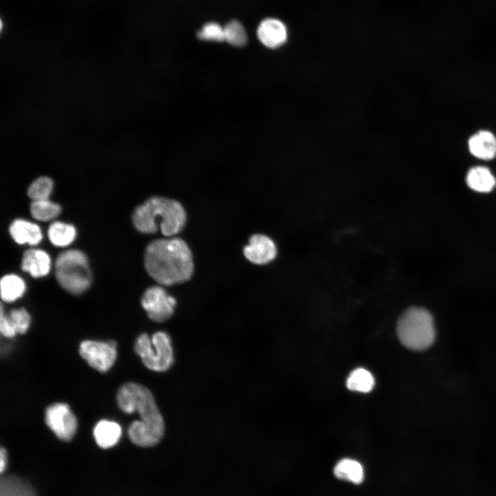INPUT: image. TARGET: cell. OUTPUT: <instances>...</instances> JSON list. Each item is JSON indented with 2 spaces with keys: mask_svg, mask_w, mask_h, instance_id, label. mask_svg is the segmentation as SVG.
Listing matches in <instances>:
<instances>
[{
  "mask_svg": "<svg viewBox=\"0 0 496 496\" xmlns=\"http://www.w3.org/2000/svg\"><path fill=\"white\" fill-rule=\"evenodd\" d=\"M466 183L473 190L489 192L496 185V179L489 169L483 166L471 168L466 175Z\"/></svg>",
  "mask_w": 496,
  "mask_h": 496,
  "instance_id": "cell-17",
  "label": "cell"
},
{
  "mask_svg": "<svg viewBox=\"0 0 496 496\" xmlns=\"http://www.w3.org/2000/svg\"><path fill=\"white\" fill-rule=\"evenodd\" d=\"M134 350L143 364L156 372L167 371L174 362V352L169 335L165 331H157L150 338L146 333L136 339Z\"/></svg>",
  "mask_w": 496,
  "mask_h": 496,
  "instance_id": "cell-6",
  "label": "cell"
},
{
  "mask_svg": "<svg viewBox=\"0 0 496 496\" xmlns=\"http://www.w3.org/2000/svg\"><path fill=\"white\" fill-rule=\"evenodd\" d=\"M25 289L24 281L17 275H6L1 280V297L4 302L17 300L23 296Z\"/></svg>",
  "mask_w": 496,
  "mask_h": 496,
  "instance_id": "cell-18",
  "label": "cell"
},
{
  "mask_svg": "<svg viewBox=\"0 0 496 496\" xmlns=\"http://www.w3.org/2000/svg\"><path fill=\"white\" fill-rule=\"evenodd\" d=\"M79 353L90 366L104 373L112 366L116 360V343L113 340H83L79 346Z\"/></svg>",
  "mask_w": 496,
  "mask_h": 496,
  "instance_id": "cell-7",
  "label": "cell"
},
{
  "mask_svg": "<svg viewBox=\"0 0 496 496\" xmlns=\"http://www.w3.org/2000/svg\"><path fill=\"white\" fill-rule=\"evenodd\" d=\"M132 220L140 232L154 234L160 229L163 236L170 237L182 231L186 223L187 214L178 201L154 196L135 209Z\"/></svg>",
  "mask_w": 496,
  "mask_h": 496,
  "instance_id": "cell-3",
  "label": "cell"
},
{
  "mask_svg": "<svg viewBox=\"0 0 496 496\" xmlns=\"http://www.w3.org/2000/svg\"><path fill=\"white\" fill-rule=\"evenodd\" d=\"M243 254L253 264L266 265L275 259L277 248L275 242L267 236L255 234L249 238V244L244 247Z\"/></svg>",
  "mask_w": 496,
  "mask_h": 496,
  "instance_id": "cell-10",
  "label": "cell"
},
{
  "mask_svg": "<svg viewBox=\"0 0 496 496\" xmlns=\"http://www.w3.org/2000/svg\"><path fill=\"white\" fill-rule=\"evenodd\" d=\"M50 242L57 247H65L70 245L76 237V229L72 225L54 222L48 230Z\"/></svg>",
  "mask_w": 496,
  "mask_h": 496,
  "instance_id": "cell-19",
  "label": "cell"
},
{
  "mask_svg": "<svg viewBox=\"0 0 496 496\" xmlns=\"http://www.w3.org/2000/svg\"><path fill=\"white\" fill-rule=\"evenodd\" d=\"M397 333L401 343L413 351H423L434 342L435 329L431 313L420 307L406 310L399 318Z\"/></svg>",
  "mask_w": 496,
  "mask_h": 496,
  "instance_id": "cell-4",
  "label": "cell"
},
{
  "mask_svg": "<svg viewBox=\"0 0 496 496\" xmlns=\"http://www.w3.org/2000/svg\"><path fill=\"white\" fill-rule=\"evenodd\" d=\"M45 421L56 437L65 442L71 440L77 429V420L65 403H54L45 411Z\"/></svg>",
  "mask_w": 496,
  "mask_h": 496,
  "instance_id": "cell-8",
  "label": "cell"
},
{
  "mask_svg": "<svg viewBox=\"0 0 496 496\" xmlns=\"http://www.w3.org/2000/svg\"><path fill=\"white\" fill-rule=\"evenodd\" d=\"M260 42L269 48H277L284 44L287 38L285 24L278 19L269 18L263 20L257 30Z\"/></svg>",
  "mask_w": 496,
  "mask_h": 496,
  "instance_id": "cell-11",
  "label": "cell"
},
{
  "mask_svg": "<svg viewBox=\"0 0 496 496\" xmlns=\"http://www.w3.org/2000/svg\"><path fill=\"white\" fill-rule=\"evenodd\" d=\"M176 301L160 286L148 288L141 298V305L148 317L153 321L162 322L174 313Z\"/></svg>",
  "mask_w": 496,
  "mask_h": 496,
  "instance_id": "cell-9",
  "label": "cell"
},
{
  "mask_svg": "<svg viewBox=\"0 0 496 496\" xmlns=\"http://www.w3.org/2000/svg\"><path fill=\"white\" fill-rule=\"evenodd\" d=\"M30 212L35 219L48 221L58 216L61 207L48 199L33 200L30 205Z\"/></svg>",
  "mask_w": 496,
  "mask_h": 496,
  "instance_id": "cell-22",
  "label": "cell"
},
{
  "mask_svg": "<svg viewBox=\"0 0 496 496\" xmlns=\"http://www.w3.org/2000/svg\"><path fill=\"white\" fill-rule=\"evenodd\" d=\"M0 331L3 336L7 338L14 337L16 334L8 319L7 315L3 313L2 305L1 306Z\"/></svg>",
  "mask_w": 496,
  "mask_h": 496,
  "instance_id": "cell-27",
  "label": "cell"
},
{
  "mask_svg": "<svg viewBox=\"0 0 496 496\" xmlns=\"http://www.w3.org/2000/svg\"><path fill=\"white\" fill-rule=\"evenodd\" d=\"M333 475L338 479L361 484L365 477L363 465L357 459L344 457L340 459L333 468Z\"/></svg>",
  "mask_w": 496,
  "mask_h": 496,
  "instance_id": "cell-15",
  "label": "cell"
},
{
  "mask_svg": "<svg viewBox=\"0 0 496 496\" xmlns=\"http://www.w3.org/2000/svg\"><path fill=\"white\" fill-rule=\"evenodd\" d=\"M0 496H36L27 483L14 476L3 477L0 484Z\"/></svg>",
  "mask_w": 496,
  "mask_h": 496,
  "instance_id": "cell-20",
  "label": "cell"
},
{
  "mask_svg": "<svg viewBox=\"0 0 496 496\" xmlns=\"http://www.w3.org/2000/svg\"><path fill=\"white\" fill-rule=\"evenodd\" d=\"M56 277L63 288L73 294L85 291L91 283V272L85 255L79 250H68L56 260Z\"/></svg>",
  "mask_w": 496,
  "mask_h": 496,
  "instance_id": "cell-5",
  "label": "cell"
},
{
  "mask_svg": "<svg viewBox=\"0 0 496 496\" xmlns=\"http://www.w3.org/2000/svg\"><path fill=\"white\" fill-rule=\"evenodd\" d=\"M197 37L199 39L205 41H225L224 28L216 22H209L204 25L198 32Z\"/></svg>",
  "mask_w": 496,
  "mask_h": 496,
  "instance_id": "cell-26",
  "label": "cell"
},
{
  "mask_svg": "<svg viewBox=\"0 0 496 496\" xmlns=\"http://www.w3.org/2000/svg\"><path fill=\"white\" fill-rule=\"evenodd\" d=\"M225 39L230 45L242 47L247 42V36L243 25L236 20L229 21L224 28Z\"/></svg>",
  "mask_w": 496,
  "mask_h": 496,
  "instance_id": "cell-23",
  "label": "cell"
},
{
  "mask_svg": "<svg viewBox=\"0 0 496 496\" xmlns=\"http://www.w3.org/2000/svg\"><path fill=\"white\" fill-rule=\"evenodd\" d=\"M8 455L7 451L2 448L0 450V471L1 473L4 472L7 466Z\"/></svg>",
  "mask_w": 496,
  "mask_h": 496,
  "instance_id": "cell-28",
  "label": "cell"
},
{
  "mask_svg": "<svg viewBox=\"0 0 496 496\" xmlns=\"http://www.w3.org/2000/svg\"><path fill=\"white\" fill-rule=\"evenodd\" d=\"M93 433L98 446L103 448H109L119 441L122 429L115 422L102 420L94 426Z\"/></svg>",
  "mask_w": 496,
  "mask_h": 496,
  "instance_id": "cell-16",
  "label": "cell"
},
{
  "mask_svg": "<svg viewBox=\"0 0 496 496\" xmlns=\"http://www.w3.org/2000/svg\"><path fill=\"white\" fill-rule=\"evenodd\" d=\"M7 317L16 333H26L30 326V316L25 309H13Z\"/></svg>",
  "mask_w": 496,
  "mask_h": 496,
  "instance_id": "cell-25",
  "label": "cell"
},
{
  "mask_svg": "<svg viewBox=\"0 0 496 496\" xmlns=\"http://www.w3.org/2000/svg\"><path fill=\"white\" fill-rule=\"evenodd\" d=\"M470 152L475 157L490 160L496 156V137L490 132L479 131L468 140Z\"/></svg>",
  "mask_w": 496,
  "mask_h": 496,
  "instance_id": "cell-12",
  "label": "cell"
},
{
  "mask_svg": "<svg viewBox=\"0 0 496 496\" xmlns=\"http://www.w3.org/2000/svg\"><path fill=\"white\" fill-rule=\"evenodd\" d=\"M53 189V181L46 176H41L30 185L28 194L33 200L48 199Z\"/></svg>",
  "mask_w": 496,
  "mask_h": 496,
  "instance_id": "cell-24",
  "label": "cell"
},
{
  "mask_svg": "<svg viewBox=\"0 0 496 496\" xmlns=\"http://www.w3.org/2000/svg\"><path fill=\"white\" fill-rule=\"evenodd\" d=\"M117 404L126 413L138 412L139 420L134 421L128 428L130 440L136 445L148 447L156 444L165 432L163 417L151 391L145 386L127 382L120 387L116 395Z\"/></svg>",
  "mask_w": 496,
  "mask_h": 496,
  "instance_id": "cell-1",
  "label": "cell"
},
{
  "mask_svg": "<svg viewBox=\"0 0 496 496\" xmlns=\"http://www.w3.org/2000/svg\"><path fill=\"white\" fill-rule=\"evenodd\" d=\"M145 267L158 283L169 286L189 280L194 272L192 251L180 238L151 242L145 251Z\"/></svg>",
  "mask_w": 496,
  "mask_h": 496,
  "instance_id": "cell-2",
  "label": "cell"
},
{
  "mask_svg": "<svg viewBox=\"0 0 496 496\" xmlns=\"http://www.w3.org/2000/svg\"><path fill=\"white\" fill-rule=\"evenodd\" d=\"M9 231L14 241L21 245H37L43 237L37 225L22 219L14 220L10 226Z\"/></svg>",
  "mask_w": 496,
  "mask_h": 496,
  "instance_id": "cell-14",
  "label": "cell"
},
{
  "mask_svg": "<svg viewBox=\"0 0 496 496\" xmlns=\"http://www.w3.org/2000/svg\"><path fill=\"white\" fill-rule=\"evenodd\" d=\"M375 380L372 374L364 368L351 371L347 380V387L351 391L368 393L374 386Z\"/></svg>",
  "mask_w": 496,
  "mask_h": 496,
  "instance_id": "cell-21",
  "label": "cell"
},
{
  "mask_svg": "<svg viewBox=\"0 0 496 496\" xmlns=\"http://www.w3.org/2000/svg\"><path fill=\"white\" fill-rule=\"evenodd\" d=\"M50 258L43 250L30 249L23 254L21 269L32 277L39 278L47 275L50 269Z\"/></svg>",
  "mask_w": 496,
  "mask_h": 496,
  "instance_id": "cell-13",
  "label": "cell"
}]
</instances>
